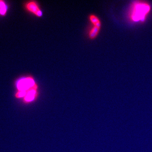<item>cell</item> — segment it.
<instances>
[{
  "label": "cell",
  "mask_w": 152,
  "mask_h": 152,
  "mask_svg": "<svg viewBox=\"0 0 152 152\" xmlns=\"http://www.w3.org/2000/svg\"><path fill=\"white\" fill-rule=\"evenodd\" d=\"M90 19L92 23L94 25V26L97 27L101 28V23L100 21L99 18L94 15H91L90 16Z\"/></svg>",
  "instance_id": "277c9868"
},
{
  "label": "cell",
  "mask_w": 152,
  "mask_h": 152,
  "mask_svg": "<svg viewBox=\"0 0 152 152\" xmlns=\"http://www.w3.org/2000/svg\"><path fill=\"white\" fill-rule=\"evenodd\" d=\"M100 29V28L94 26V27L90 31L89 34L90 38L92 39L96 38L99 34Z\"/></svg>",
  "instance_id": "5b68a950"
},
{
  "label": "cell",
  "mask_w": 152,
  "mask_h": 152,
  "mask_svg": "<svg viewBox=\"0 0 152 152\" xmlns=\"http://www.w3.org/2000/svg\"><path fill=\"white\" fill-rule=\"evenodd\" d=\"M132 18L134 21L144 20L150 10V7L145 3H137L134 6Z\"/></svg>",
  "instance_id": "6da1fadb"
},
{
  "label": "cell",
  "mask_w": 152,
  "mask_h": 152,
  "mask_svg": "<svg viewBox=\"0 0 152 152\" xmlns=\"http://www.w3.org/2000/svg\"><path fill=\"white\" fill-rule=\"evenodd\" d=\"M7 7L4 1L0 0V14L2 15H5L7 12Z\"/></svg>",
  "instance_id": "8992f818"
},
{
  "label": "cell",
  "mask_w": 152,
  "mask_h": 152,
  "mask_svg": "<svg viewBox=\"0 0 152 152\" xmlns=\"http://www.w3.org/2000/svg\"><path fill=\"white\" fill-rule=\"evenodd\" d=\"M36 85L34 79L28 77L19 81L18 82L17 87L19 91H27Z\"/></svg>",
  "instance_id": "7a4b0ae2"
},
{
  "label": "cell",
  "mask_w": 152,
  "mask_h": 152,
  "mask_svg": "<svg viewBox=\"0 0 152 152\" xmlns=\"http://www.w3.org/2000/svg\"><path fill=\"white\" fill-rule=\"evenodd\" d=\"M26 7L29 11L35 14L38 17L42 16V11L39 10L35 3L34 2H30L27 4Z\"/></svg>",
  "instance_id": "3957f363"
}]
</instances>
